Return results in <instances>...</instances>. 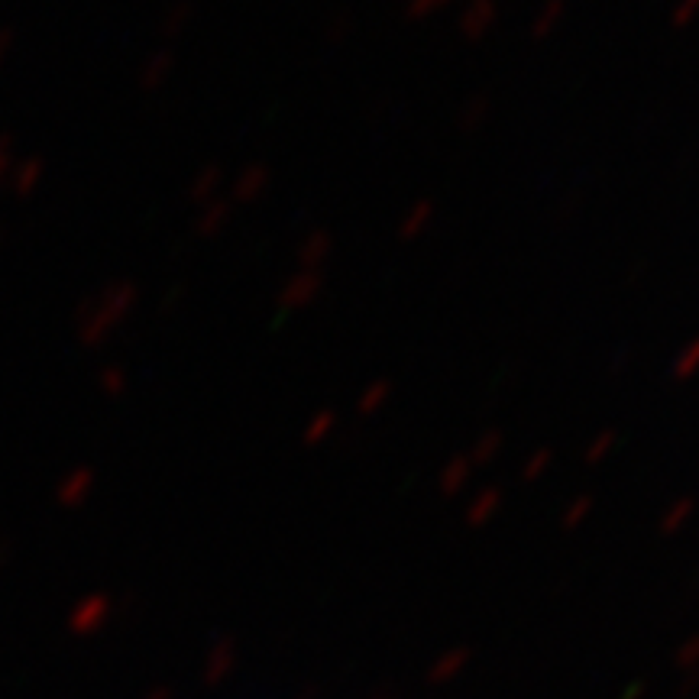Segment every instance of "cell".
<instances>
[{
  "mask_svg": "<svg viewBox=\"0 0 699 699\" xmlns=\"http://www.w3.org/2000/svg\"><path fill=\"white\" fill-rule=\"evenodd\" d=\"M140 305V285L130 279H120L104 285L78 305V344L85 350L104 347L117 327L130 318Z\"/></svg>",
  "mask_w": 699,
  "mask_h": 699,
  "instance_id": "obj_1",
  "label": "cell"
},
{
  "mask_svg": "<svg viewBox=\"0 0 699 699\" xmlns=\"http://www.w3.org/2000/svg\"><path fill=\"white\" fill-rule=\"evenodd\" d=\"M321 292H324V276H321V272L298 269L295 276H289V279L282 282V289L276 295V308L282 314L305 311V308H311L314 301L321 298Z\"/></svg>",
  "mask_w": 699,
  "mask_h": 699,
  "instance_id": "obj_2",
  "label": "cell"
},
{
  "mask_svg": "<svg viewBox=\"0 0 699 699\" xmlns=\"http://www.w3.org/2000/svg\"><path fill=\"white\" fill-rule=\"evenodd\" d=\"M272 185V172L266 162H246V166L233 175L230 182V204L233 208H246V204H256L259 198L266 195Z\"/></svg>",
  "mask_w": 699,
  "mask_h": 699,
  "instance_id": "obj_3",
  "label": "cell"
},
{
  "mask_svg": "<svg viewBox=\"0 0 699 699\" xmlns=\"http://www.w3.org/2000/svg\"><path fill=\"white\" fill-rule=\"evenodd\" d=\"M94 486H98V473L91 470V466H72L56 486V502L62 505V509H81L88 499Z\"/></svg>",
  "mask_w": 699,
  "mask_h": 699,
  "instance_id": "obj_4",
  "label": "cell"
},
{
  "mask_svg": "<svg viewBox=\"0 0 699 699\" xmlns=\"http://www.w3.org/2000/svg\"><path fill=\"white\" fill-rule=\"evenodd\" d=\"M499 20V4L496 0H466V7L460 10V33L479 43L492 33V26Z\"/></svg>",
  "mask_w": 699,
  "mask_h": 699,
  "instance_id": "obj_5",
  "label": "cell"
},
{
  "mask_svg": "<svg viewBox=\"0 0 699 699\" xmlns=\"http://www.w3.org/2000/svg\"><path fill=\"white\" fill-rule=\"evenodd\" d=\"M331 256H334V237L324 227L308 230L305 240L298 243V253H295L298 269H305V272H321Z\"/></svg>",
  "mask_w": 699,
  "mask_h": 699,
  "instance_id": "obj_6",
  "label": "cell"
},
{
  "mask_svg": "<svg viewBox=\"0 0 699 699\" xmlns=\"http://www.w3.org/2000/svg\"><path fill=\"white\" fill-rule=\"evenodd\" d=\"M46 169H49V162H46L43 156H26V159H20V162H13L10 178H7L10 191H13L17 198H33L36 188L43 185Z\"/></svg>",
  "mask_w": 699,
  "mask_h": 699,
  "instance_id": "obj_7",
  "label": "cell"
},
{
  "mask_svg": "<svg viewBox=\"0 0 699 699\" xmlns=\"http://www.w3.org/2000/svg\"><path fill=\"white\" fill-rule=\"evenodd\" d=\"M476 473V466L470 463L466 454H454L444 466H441V476H437V489H441L444 499H457L460 492L470 486V479Z\"/></svg>",
  "mask_w": 699,
  "mask_h": 699,
  "instance_id": "obj_8",
  "label": "cell"
},
{
  "mask_svg": "<svg viewBox=\"0 0 699 699\" xmlns=\"http://www.w3.org/2000/svg\"><path fill=\"white\" fill-rule=\"evenodd\" d=\"M499 509H502V489L486 486V489L473 492V499L466 502V509H463V518L470 528H483L499 515Z\"/></svg>",
  "mask_w": 699,
  "mask_h": 699,
  "instance_id": "obj_9",
  "label": "cell"
},
{
  "mask_svg": "<svg viewBox=\"0 0 699 699\" xmlns=\"http://www.w3.org/2000/svg\"><path fill=\"white\" fill-rule=\"evenodd\" d=\"M230 217H233V204L230 198H214L208 204H201L198 214H195V233L201 240H211L217 237L227 224H230Z\"/></svg>",
  "mask_w": 699,
  "mask_h": 699,
  "instance_id": "obj_10",
  "label": "cell"
},
{
  "mask_svg": "<svg viewBox=\"0 0 699 699\" xmlns=\"http://www.w3.org/2000/svg\"><path fill=\"white\" fill-rule=\"evenodd\" d=\"M175 72V52L169 46H162L156 52H149L143 68H140V88L143 91H159Z\"/></svg>",
  "mask_w": 699,
  "mask_h": 699,
  "instance_id": "obj_11",
  "label": "cell"
},
{
  "mask_svg": "<svg viewBox=\"0 0 699 699\" xmlns=\"http://www.w3.org/2000/svg\"><path fill=\"white\" fill-rule=\"evenodd\" d=\"M221 185H224V169L217 166V162H211V166H201L195 172V178H191V185H188V204L201 208V204L221 198Z\"/></svg>",
  "mask_w": 699,
  "mask_h": 699,
  "instance_id": "obj_12",
  "label": "cell"
},
{
  "mask_svg": "<svg viewBox=\"0 0 699 699\" xmlns=\"http://www.w3.org/2000/svg\"><path fill=\"white\" fill-rule=\"evenodd\" d=\"M434 221V201L431 198H418L415 204H408V211L402 214V221H399V237L405 243L411 240H418L424 230L431 227Z\"/></svg>",
  "mask_w": 699,
  "mask_h": 699,
  "instance_id": "obj_13",
  "label": "cell"
},
{
  "mask_svg": "<svg viewBox=\"0 0 699 699\" xmlns=\"http://www.w3.org/2000/svg\"><path fill=\"white\" fill-rule=\"evenodd\" d=\"M392 392L395 386L389 379H373L360 395H356V415H363V418L379 415V411L392 402Z\"/></svg>",
  "mask_w": 699,
  "mask_h": 699,
  "instance_id": "obj_14",
  "label": "cell"
},
{
  "mask_svg": "<svg viewBox=\"0 0 699 699\" xmlns=\"http://www.w3.org/2000/svg\"><path fill=\"white\" fill-rule=\"evenodd\" d=\"M337 411L334 408H321V411H314V415L308 418V424H305V431H301V444L305 447H321V444H327L334 437V431H337Z\"/></svg>",
  "mask_w": 699,
  "mask_h": 699,
  "instance_id": "obj_15",
  "label": "cell"
},
{
  "mask_svg": "<svg viewBox=\"0 0 699 699\" xmlns=\"http://www.w3.org/2000/svg\"><path fill=\"white\" fill-rule=\"evenodd\" d=\"M567 17V0H544L538 13L531 17V36L534 39H547Z\"/></svg>",
  "mask_w": 699,
  "mask_h": 699,
  "instance_id": "obj_16",
  "label": "cell"
},
{
  "mask_svg": "<svg viewBox=\"0 0 699 699\" xmlns=\"http://www.w3.org/2000/svg\"><path fill=\"white\" fill-rule=\"evenodd\" d=\"M489 114H492V101L486 98V94H473V98H466L463 107H460V114H457L460 133H476L489 120Z\"/></svg>",
  "mask_w": 699,
  "mask_h": 699,
  "instance_id": "obj_17",
  "label": "cell"
},
{
  "mask_svg": "<svg viewBox=\"0 0 699 699\" xmlns=\"http://www.w3.org/2000/svg\"><path fill=\"white\" fill-rule=\"evenodd\" d=\"M191 17H195V4H191V0H175V4L166 13H162V20H159L162 39H178V36H182L188 30Z\"/></svg>",
  "mask_w": 699,
  "mask_h": 699,
  "instance_id": "obj_18",
  "label": "cell"
},
{
  "mask_svg": "<svg viewBox=\"0 0 699 699\" xmlns=\"http://www.w3.org/2000/svg\"><path fill=\"white\" fill-rule=\"evenodd\" d=\"M104 615H107V596H88L72 612V628L75 632H91V628H98L104 622Z\"/></svg>",
  "mask_w": 699,
  "mask_h": 699,
  "instance_id": "obj_19",
  "label": "cell"
},
{
  "mask_svg": "<svg viewBox=\"0 0 699 699\" xmlns=\"http://www.w3.org/2000/svg\"><path fill=\"white\" fill-rule=\"evenodd\" d=\"M499 454H502V434L499 431H483L473 441V450L466 457H470L473 466H489Z\"/></svg>",
  "mask_w": 699,
  "mask_h": 699,
  "instance_id": "obj_20",
  "label": "cell"
},
{
  "mask_svg": "<svg viewBox=\"0 0 699 699\" xmlns=\"http://www.w3.org/2000/svg\"><path fill=\"white\" fill-rule=\"evenodd\" d=\"M551 463H554V450L551 447H538V450H531L525 466L518 470V476H522V483H538V479H544V473L551 470Z\"/></svg>",
  "mask_w": 699,
  "mask_h": 699,
  "instance_id": "obj_21",
  "label": "cell"
},
{
  "mask_svg": "<svg viewBox=\"0 0 699 699\" xmlns=\"http://www.w3.org/2000/svg\"><path fill=\"white\" fill-rule=\"evenodd\" d=\"M593 509H596V499L589 496V492H580V496H573L570 502H567V509H564V528L567 531H573V528H580L583 522L589 515H593Z\"/></svg>",
  "mask_w": 699,
  "mask_h": 699,
  "instance_id": "obj_22",
  "label": "cell"
},
{
  "mask_svg": "<svg viewBox=\"0 0 699 699\" xmlns=\"http://www.w3.org/2000/svg\"><path fill=\"white\" fill-rule=\"evenodd\" d=\"M98 389L107 395V399H120V395L130 389L127 369H123V366H104L98 373Z\"/></svg>",
  "mask_w": 699,
  "mask_h": 699,
  "instance_id": "obj_23",
  "label": "cell"
},
{
  "mask_svg": "<svg viewBox=\"0 0 699 699\" xmlns=\"http://www.w3.org/2000/svg\"><path fill=\"white\" fill-rule=\"evenodd\" d=\"M615 447V431H599L593 441L586 444V450H583V463L586 466H596V463H602L609 457V450Z\"/></svg>",
  "mask_w": 699,
  "mask_h": 699,
  "instance_id": "obj_24",
  "label": "cell"
},
{
  "mask_svg": "<svg viewBox=\"0 0 699 699\" xmlns=\"http://www.w3.org/2000/svg\"><path fill=\"white\" fill-rule=\"evenodd\" d=\"M13 162H17V140L10 133H0V185H7Z\"/></svg>",
  "mask_w": 699,
  "mask_h": 699,
  "instance_id": "obj_25",
  "label": "cell"
},
{
  "mask_svg": "<svg viewBox=\"0 0 699 699\" xmlns=\"http://www.w3.org/2000/svg\"><path fill=\"white\" fill-rule=\"evenodd\" d=\"M350 33H353V20H350V13H337V17H331V23H327V43L344 46Z\"/></svg>",
  "mask_w": 699,
  "mask_h": 699,
  "instance_id": "obj_26",
  "label": "cell"
},
{
  "mask_svg": "<svg viewBox=\"0 0 699 699\" xmlns=\"http://www.w3.org/2000/svg\"><path fill=\"white\" fill-rule=\"evenodd\" d=\"M447 4H450V0H408L405 10H408L411 20H424V17H431V13H437Z\"/></svg>",
  "mask_w": 699,
  "mask_h": 699,
  "instance_id": "obj_27",
  "label": "cell"
},
{
  "mask_svg": "<svg viewBox=\"0 0 699 699\" xmlns=\"http://www.w3.org/2000/svg\"><path fill=\"white\" fill-rule=\"evenodd\" d=\"M13 43H17V33H13V26H0V65L10 59Z\"/></svg>",
  "mask_w": 699,
  "mask_h": 699,
  "instance_id": "obj_28",
  "label": "cell"
},
{
  "mask_svg": "<svg viewBox=\"0 0 699 699\" xmlns=\"http://www.w3.org/2000/svg\"><path fill=\"white\" fill-rule=\"evenodd\" d=\"M696 4H699V0H683V7L677 10V20H687V13H693Z\"/></svg>",
  "mask_w": 699,
  "mask_h": 699,
  "instance_id": "obj_29",
  "label": "cell"
},
{
  "mask_svg": "<svg viewBox=\"0 0 699 699\" xmlns=\"http://www.w3.org/2000/svg\"><path fill=\"white\" fill-rule=\"evenodd\" d=\"M7 243V227H0V246Z\"/></svg>",
  "mask_w": 699,
  "mask_h": 699,
  "instance_id": "obj_30",
  "label": "cell"
},
{
  "mask_svg": "<svg viewBox=\"0 0 699 699\" xmlns=\"http://www.w3.org/2000/svg\"><path fill=\"white\" fill-rule=\"evenodd\" d=\"M405 4H408V0H405Z\"/></svg>",
  "mask_w": 699,
  "mask_h": 699,
  "instance_id": "obj_31",
  "label": "cell"
}]
</instances>
